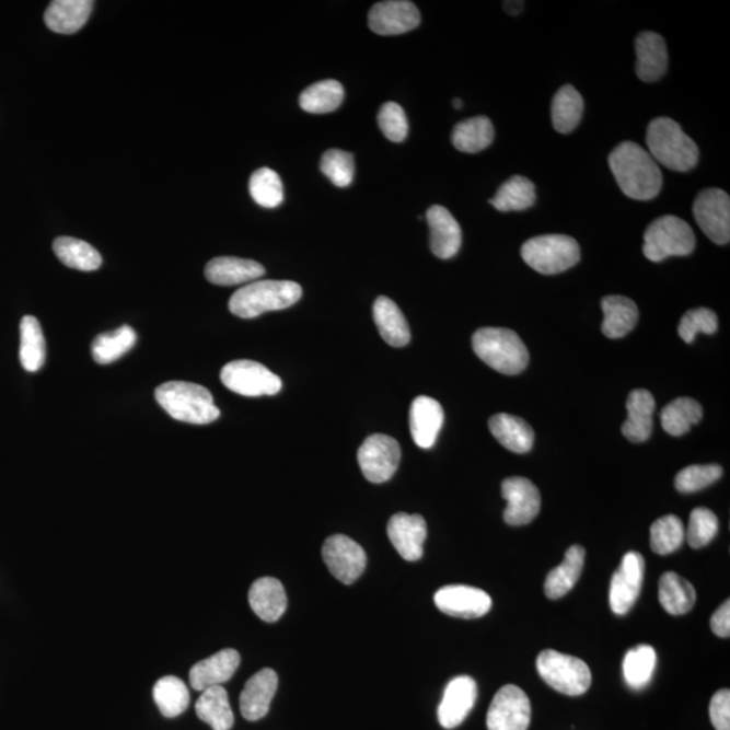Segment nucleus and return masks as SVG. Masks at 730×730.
<instances>
[{"mask_svg": "<svg viewBox=\"0 0 730 730\" xmlns=\"http://www.w3.org/2000/svg\"><path fill=\"white\" fill-rule=\"evenodd\" d=\"M92 8L90 0H55L45 11L46 26L55 33H77L89 21Z\"/></svg>", "mask_w": 730, "mask_h": 730, "instance_id": "30", "label": "nucleus"}, {"mask_svg": "<svg viewBox=\"0 0 730 730\" xmlns=\"http://www.w3.org/2000/svg\"><path fill=\"white\" fill-rule=\"evenodd\" d=\"M537 670L545 683L566 695H582L591 686V671L582 659L547 649L538 654Z\"/></svg>", "mask_w": 730, "mask_h": 730, "instance_id": "8", "label": "nucleus"}, {"mask_svg": "<svg viewBox=\"0 0 730 730\" xmlns=\"http://www.w3.org/2000/svg\"><path fill=\"white\" fill-rule=\"evenodd\" d=\"M153 698L161 715L175 718L183 715L189 706V692L181 677L164 676L153 687Z\"/></svg>", "mask_w": 730, "mask_h": 730, "instance_id": "42", "label": "nucleus"}, {"mask_svg": "<svg viewBox=\"0 0 730 730\" xmlns=\"http://www.w3.org/2000/svg\"><path fill=\"white\" fill-rule=\"evenodd\" d=\"M266 274L260 263L240 257H216L207 263L206 279L216 286H239L252 283Z\"/></svg>", "mask_w": 730, "mask_h": 730, "instance_id": "25", "label": "nucleus"}, {"mask_svg": "<svg viewBox=\"0 0 730 730\" xmlns=\"http://www.w3.org/2000/svg\"><path fill=\"white\" fill-rule=\"evenodd\" d=\"M378 124L384 137L393 142H402L409 134V123L398 103L387 102L378 114Z\"/></svg>", "mask_w": 730, "mask_h": 730, "instance_id": "51", "label": "nucleus"}, {"mask_svg": "<svg viewBox=\"0 0 730 730\" xmlns=\"http://www.w3.org/2000/svg\"><path fill=\"white\" fill-rule=\"evenodd\" d=\"M248 598L252 611L266 623H275L286 612V590L278 579H257L252 584Z\"/></svg>", "mask_w": 730, "mask_h": 730, "instance_id": "28", "label": "nucleus"}, {"mask_svg": "<svg viewBox=\"0 0 730 730\" xmlns=\"http://www.w3.org/2000/svg\"><path fill=\"white\" fill-rule=\"evenodd\" d=\"M703 406L692 398H677L667 405L662 412V427L667 433L680 437L686 434L693 425L703 419Z\"/></svg>", "mask_w": 730, "mask_h": 730, "instance_id": "43", "label": "nucleus"}, {"mask_svg": "<svg viewBox=\"0 0 730 730\" xmlns=\"http://www.w3.org/2000/svg\"><path fill=\"white\" fill-rule=\"evenodd\" d=\"M434 603L448 616L467 619L486 616L493 605L486 591L463 584L440 589L434 595Z\"/></svg>", "mask_w": 730, "mask_h": 730, "instance_id": "15", "label": "nucleus"}, {"mask_svg": "<svg viewBox=\"0 0 730 730\" xmlns=\"http://www.w3.org/2000/svg\"><path fill=\"white\" fill-rule=\"evenodd\" d=\"M54 251L57 258L68 268L90 273L95 271V269L102 266L101 253L82 240L72 237L56 239Z\"/></svg>", "mask_w": 730, "mask_h": 730, "instance_id": "41", "label": "nucleus"}, {"mask_svg": "<svg viewBox=\"0 0 730 730\" xmlns=\"http://www.w3.org/2000/svg\"><path fill=\"white\" fill-rule=\"evenodd\" d=\"M345 92L340 82L327 79L310 85L299 96L302 111L310 114H327L337 111L344 101Z\"/></svg>", "mask_w": 730, "mask_h": 730, "instance_id": "40", "label": "nucleus"}, {"mask_svg": "<svg viewBox=\"0 0 730 730\" xmlns=\"http://www.w3.org/2000/svg\"><path fill=\"white\" fill-rule=\"evenodd\" d=\"M710 720L717 730H730V692L720 690L710 700Z\"/></svg>", "mask_w": 730, "mask_h": 730, "instance_id": "52", "label": "nucleus"}, {"mask_svg": "<svg viewBox=\"0 0 730 730\" xmlns=\"http://www.w3.org/2000/svg\"><path fill=\"white\" fill-rule=\"evenodd\" d=\"M602 312L605 315L602 322V333L607 338L616 340L635 329L639 322V309L630 298L611 296L602 299Z\"/></svg>", "mask_w": 730, "mask_h": 730, "instance_id": "29", "label": "nucleus"}, {"mask_svg": "<svg viewBox=\"0 0 730 730\" xmlns=\"http://www.w3.org/2000/svg\"><path fill=\"white\" fill-rule=\"evenodd\" d=\"M223 386L233 393L250 396L275 395L280 393L283 383L278 375L257 361H230L221 371Z\"/></svg>", "mask_w": 730, "mask_h": 730, "instance_id": "9", "label": "nucleus"}, {"mask_svg": "<svg viewBox=\"0 0 730 730\" xmlns=\"http://www.w3.org/2000/svg\"><path fill=\"white\" fill-rule=\"evenodd\" d=\"M647 146L649 154L658 164L676 172H687L698 163L697 143L682 130L674 119L654 118L648 125Z\"/></svg>", "mask_w": 730, "mask_h": 730, "instance_id": "3", "label": "nucleus"}, {"mask_svg": "<svg viewBox=\"0 0 730 730\" xmlns=\"http://www.w3.org/2000/svg\"><path fill=\"white\" fill-rule=\"evenodd\" d=\"M476 698H478V686L473 677L457 676L448 683L437 711L441 727L445 729L459 727L474 709Z\"/></svg>", "mask_w": 730, "mask_h": 730, "instance_id": "18", "label": "nucleus"}, {"mask_svg": "<svg viewBox=\"0 0 730 730\" xmlns=\"http://www.w3.org/2000/svg\"><path fill=\"white\" fill-rule=\"evenodd\" d=\"M373 320L384 341L391 347H406L412 340L409 324L393 299L379 297L373 303Z\"/></svg>", "mask_w": 730, "mask_h": 730, "instance_id": "27", "label": "nucleus"}, {"mask_svg": "<svg viewBox=\"0 0 730 730\" xmlns=\"http://www.w3.org/2000/svg\"><path fill=\"white\" fill-rule=\"evenodd\" d=\"M391 544L407 561H417L424 555V543L428 536L427 521L419 514L398 513L391 517L387 525Z\"/></svg>", "mask_w": 730, "mask_h": 730, "instance_id": "19", "label": "nucleus"}, {"mask_svg": "<svg viewBox=\"0 0 730 730\" xmlns=\"http://www.w3.org/2000/svg\"><path fill=\"white\" fill-rule=\"evenodd\" d=\"M654 398L647 390H634L626 401L628 418L623 425V434L630 442L649 439L653 428Z\"/></svg>", "mask_w": 730, "mask_h": 730, "instance_id": "26", "label": "nucleus"}, {"mask_svg": "<svg viewBox=\"0 0 730 730\" xmlns=\"http://www.w3.org/2000/svg\"><path fill=\"white\" fill-rule=\"evenodd\" d=\"M302 298V287L291 280H256L234 292L229 310L240 318H256L267 312H278Z\"/></svg>", "mask_w": 730, "mask_h": 730, "instance_id": "2", "label": "nucleus"}, {"mask_svg": "<svg viewBox=\"0 0 730 730\" xmlns=\"http://www.w3.org/2000/svg\"><path fill=\"white\" fill-rule=\"evenodd\" d=\"M685 538V526L680 517L674 514L662 517L651 526V547L654 554H672L682 547Z\"/></svg>", "mask_w": 730, "mask_h": 730, "instance_id": "45", "label": "nucleus"}, {"mask_svg": "<svg viewBox=\"0 0 730 730\" xmlns=\"http://www.w3.org/2000/svg\"><path fill=\"white\" fill-rule=\"evenodd\" d=\"M718 329V320L715 312H711L710 309L699 308L688 310V312L683 315L680 327H677V333L683 341L692 344L697 337L698 333H704V335H715Z\"/></svg>", "mask_w": 730, "mask_h": 730, "instance_id": "50", "label": "nucleus"}, {"mask_svg": "<svg viewBox=\"0 0 730 730\" xmlns=\"http://www.w3.org/2000/svg\"><path fill=\"white\" fill-rule=\"evenodd\" d=\"M505 9L511 15H517V14L521 13L522 9H524V3H522V2H506L505 3Z\"/></svg>", "mask_w": 730, "mask_h": 730, "instance_id": "54", "label": "nucleus"}, {"mask_svg": "<svg viewBox=\"0 0 730 730\" xmlns=\"http://www.w3.org/2000/svg\"><path fill=\"white\" fill-rule=\"evenodd\" d=\"M529 267L543 275H556L577 266L580 246L577 240L565 234H545L528 240L521 248Z\"/></svg>", "mask_w": 730, "mask_h": 730, "instance_id": "6", "label": "nucleus"}, {"mask_svg": "<svg viewBox=\"0 0 730 730\" xmlns=\"http://www.w3.org/2000/svg\"><path fill=\"white\" fill-rule=\"evenodd\" d=\"M723 470L721 465H690L682 470L675 478V487L680 493H697L709 487L721 478Z\"/></svg>", "mask_w": 730, "mask_h": 730, "instance_id": "48", "label": "nucleus"}, {"mask_svg": "<svg viewBox=\"0 0 730 730\" xmlns=\"http://www.w3.org/2000/svg\"><path fill=\"white\" fill-rule=\"evenodd\" d=\"M536 204V187L525 176H513L498 188L490 205L498 211H524Z\"/></svg>", "mask_w": 730, "mask_h": 730, "instance_id": "39", "label": "nucleus"}, {"mask_svg": "<svg viewBox=\"0 0 730 730\" xmlns=\"http://www.w3.org/2000/svg\"><path fill=\"white\" fill-rule=\"evenodd\" d=\"M586 551L580 545L568 548L565 560L548 573L544 590L551 600H559L570 593L584 567Z\"/></svg>", "mask_w": 730, "mask_h": 730, "instance_id": "32", "label": "nucleus"}, {"mask_svg": "<svg viewBox=\"0 0 730 730\" xmlns=\"http://www.w3.org/2000/svg\"><path fill=\"white\" fill-rule=\"evenodd\" d=\"M409 422L414 442L422 450H430L444 424V410L430 396H417L410 407Z\"/></svg>", "mask_w": 730, "mask_h": 730, "instance_id": "21", "label": "nucleus"}, {"mask_svg": "<svg viewBox=\"0 0 730 730\" xmlns=\"http://www.w3.org/2000/svg\"><path fill=\"white\" fill-rule=\"evenodd\" d=\"M278 683V675L273 669H263L246 682L240 697L241 715L245 720L257 721L267 716Z\"/></svg>", "mask_w": 730, "mask_h": 730, "instance_id": "22", "label": "nucleus"}, {"mask_svg": "<svg viewBox=\"0 0 730 730\" xmlns=\"http://www.w3.org/2000/svg\"><path fill=\"white\" fill-rule=\"evenodd\" d=\"M474 352L503 375H519L529 363V352L519 335L503 327H482L473 336Z\"/></svg>", "mask_w": 730, "mask_h": 730, "instance_id": "5", "label": "nucleus"}, {"mask_svg": "<svg viewBox=\"0 0 730 730\" xmlns=\"http://www.w3.org/2000/svg\"><path fill=\"white\" fill-rule=\"evenodd\" d=\"M427 222L430 230V250L433 255L448 260L457 255L462 246V228L455 217L444 206L434 205L427 211Z\"/></svg>", "mask_w": 730, "mask_h": 730, "instance_id": "20", "label": "nucleus"}, {"mask_svg": "<svg viewBox=\"0 0 730 730\" xmlns=\"http://www.w3.org/2000/svg\"><path fill=\"white\" fill-rule=\"evenodd\" d=\"M250 193L253 200L266 209H275L283 202V183L271 169L253 172L250 181Z\"/></svg>", "mask_w": 730, "mask_h": 730, "instance_id": "46", "label": "nucleus"}, {"mask_svg": "<svg viewBox=\"0 0 730 730\" xmlns=\"http://www.w3.org/2000/svg\"><path fill=\"white\" fill-rule=\"evenodd\" d=\"M137 343V333L134 327L124 325L113 332L102 333L92 341V358L97 364H112L134 349Z\"/></svg>", "mask_w": 730, "mask_h": 730, "instance_id": "37", "label": "nucleus"}, {"mask_svg": "<svg viewBox=\"0 0 730 730\" xmlns=\"http://www.w3.org/2000/svg\"><path fill=\"white\" fill-rule=\"evenodd\" d=\"M453 107H455V108H462V107H463V101H462V100H459V97H456V100L453 101Z\"/></svg>", "mask_w": 730, "mask_h": 730, "instance_id": "55", "label": "nucleus"}, {"mask_svg": "<svg viewBox=\"0 0 730 730\" xmlns=\"http://www.w3.org/2000/svg\"><path fill=\"white\" fill-rule=\"evenodd\" d=\"M240 662V653L235 649H222V651L193 665V669L189 670V683L197 692L222 686L235 674Z\"/></svg>", "mask_w": 730, "mask_h": 730, "instance_id": "23", "label": "nucleus"}, {"mask_svg": "<svg viewBox=\"0 0 730 730\" xmlns=\"http://www.w3.org/2000/svg\"><path fill=\"white\" fill-rule=\"evenodd\" d=\"M358 462L367 480L376 485L390 480L399 467L398 441L386 434L367 437L359 448Z\"/></svg>", "mask_w": 730, "mask_h": 730, "instance_id": "10", "label": "nucleus"}, {"mask_svg": "<svg viewBox=\"0 0 730 730\" xmlns=\"http://www.w3.org/2000/svg\"><path fill=\"white\" fill-rule=\"evenodd\" d=\"M322 557L331 573L344 584H352L367 566L366 551L355 540L335 534L322 547Z\"/></svg>", "mask_w": 730, "mask_h": 730, "instance_id": "13", "label": "nucleus"}, {"mask_svg": "<svg viewBox=\"0 0 730 730\" xmlns=\"http://www.w3.org/2000/svg\"><path fill=\"white\" fill-rule=\"evenodd\" d=\"M321 171L336 187L347 188L355 177L354 154L341 149H331L321 159Z\"/></svg>", "mask_w": 730, "mask_h": 730, "instance_id": "47", "label": "nucleus"}, {"mask_svg": "<svg viewBox=\"0 0 730 730\" xmlns=\"http://www.w3.org/2000/svg\"><path fill=\"white\" fill-rule=\"evenodd\" d=\"M646 560L639 552H628L616 573L613 575L609 601L613 613L624 616L634 607L640 595Z\"/></svg>", "mask_w": 730, "mask_h": 730, "instance_id": "14", "label": "nucleus"}, {"mask_svg": "<svg viewBox=\"0 0 730 730\" xmlns=\"http://www.w3.org/2000/svg\"><path fill=\"white\" fill-rule=\"evenodd\" d=\"M712 634H716L722 639H728L730 635V602H723L718 611L712 614L710 619Z\"/></svg>", "mask_w": 730, "mask_h": 730, "instance_id": "53", "label": "nucleus"}, {"mask_svg": "<svg viewBox=\"0 0 730 730\" xmlns=\"http://www.w3.org/2000/svg\"><path fill=\"white\" fill-rule=\"evenodd\" d=\"M609 165L621 189L635 200L657 198L663 186L660 166L640 146L631 141L619 143L609 157Z\"/></svg>", "mask_w": 730, "mask_h": 730, "instance_id": "1", "label": "nucleus"}, {"mask_svg": "<svg viewBox=\"0 0 730 730\" xmlns=\"http://www.w3.org/2000/svg\"><path fill=\"white\" fill-rule=\"evenodd\" d=\"M421 23L417 5L407 0H386L372 5L368 25L381 36H396L414 31Z\"/></svg>", "mask_w": 730, "mask_h": 730, "instance_id": "17", "label": "nucleus"}, {"mask_svg": "<svg viewBox=\"0 0 730 730\" xmlns=\"http://www.w3.org/2000/svg\"><path fill=\"white\" fill-rule=\"evenodd\" d=\"M695 250V235L686 221L675 216L654 220L644 233V256L660 263L672 256H688Z\"/></svg>", "mask_w": 730, "mask_h": 730, "instance_id": "7", "label": "nucleus"}, {"mask_svg": "<svg viewBox=\"0 0 730 730\" xmlns=\"http://www.w3.org/2000/svg\"><path fill=\"white\" fill-rule=\"evenodd\" d=\"M697 594L687 579L675 572H665L659 580V601L671 616H683L695 605Z\"/></svg>", "mask_w": 730, "mask_h": 730, "instance_id": "33", "label": "nucleus"}, {"mask_svg": "<svg viewBox=\"0 0 730 730\" xmlns=\"http://www.w3.org/2000/svg\"><path fill=\"white\" fill-rule=\"evenodd\" d=\"M496 137L490 118L474 117L463 120L452 131L453 147L460 152L478 153L491 146Z\"/></svg>", "mask_w": 730, "mask_h": 730, "instance_id": "36", "label": "nucleus"}, {"mask_svg": "<svg viewBox=\"0 0 730 730\" xmlns=\"http://www.w3.org/2000/svg\"><path fill=\"white\" fill-rule=\"evenodd\" d=\"M502 497L508 501L503 519L506 524L522 526L532 522L542 509L538 488L526 478H509L502 483Z\"/></svg>", "mask_w": 730, "mask_h": 730, "instance_id": "16", "label": "nucleus"}, {"mask_svg": "<svg viewBox=\"0 0 730 730\" xmlns=\"http://www.w3.org/2000/svg\"><path fill=\"white\" fill-rule=\"evenodd\" d=\"M532 720V705L524 690L503 686L494 697L487 712L488 730H528Z\"/></svg>", "mask_w": 730, "mask_h": 730, "instance_id": "12", "label": "nucleus"}, {"mask_svg": "<svg viewBox=\"0 0 730 730\" xmlns=\"http://www.w3.org/2000/svg\"><path fill=\"white\" fill-rule=\"evenodd\" d=\"M718 520L711 510L697 508L690 514L686 538L690 547L699 549L711 543L717 536Z\"/></svg>", "mask_w": 730, "mask_h": 730, "instance_id": "49", "label": "nucleus"}, {"mask_svg": "<svg viewBox=\"0 0 730 730\" xmlns=\"http://www.w3.org/2000/svg\"><path fill=\"white\" fill-rule=\"evenodd\" d=\"M20 360L27 372L42 370L46 359V343L43 327L36 317L26 315L21 321Z\"/></svg>", "mask_w": 730, "mask_h": 730, "instance_id": "38", "label": "nucleus"}, {"mask_svg": "<svg viewBox=\"0 0 730 730\" xmlns=\"http://www.w3.org/2000/svg\"><path fill=\"white\" fill-rule=\"evenodd\" d=\"M657 651L651 646L631 648L624 659V677L626 685L634 690H642L651 682L657 669Z\"/></svg>", "mask_w": 730, "mask_h": 730, "instance_id": "44", "label": "nucleus"}, {"mask_svg": "<svg viewBox=\"0 0 730 730\" xmlns=\"http://www.w3.org/2000/svg\"><path fill=\"white\" fill-rule=\"evenodd\" d=\"M636 74L646 83L658 82L669 69V51L658 33L642 32L636 38Z\"/></svg>", "mask_w": 730, "mask_h": 730, "instance_id": "24", "label": "nucleus"}, {"mask_svg": "<svg viewBox=\"0 0 730 730\" xmlns=\"http://www.w3.org/2000/svg\"><path fill=\"white\" fill-rule=\"evenodd\" d=\"M695 221L703 232L718 245L730 240V198L720 188L704 189L693 206Z\"/></svg>", "mask_w": 730, "mask_h": 730, "instance_id": "11", "label": "nucleus"}, {"mask_svg": "<svg viewBox=\"0 0 730 730\" xmlns=\"http://www.w3.org/2000/svg\"><path fill=\"white\" fill-rule=\"evenodd\" d=\"M488 428L506 450L514 453H526L533 448V429L520 417L510 416V414H496L488 421Z\"/></svg>", "mask_w": 730, "mask_h": 730, "instance_id": "31", "label": "nucleus"}, {"mask_svg": "<svg viewBox=\"0 0 730 730\" xmlns=\"http://www.w3.org/2000/svg\"><path fill=\"white\" fill-rule=\"evenodd\" d=\"M584 102L582 95L571 84L563 85L552 101V124L561 135L571 134L582 119Z\"/></svg>", "mask_w": 730, "mask_h": 730, "instance_id": "35", "label": "nucleus"}, {"mask_svg": "<svg viewBox=\"0 0 730 730\" xmlns=\"http://www.w3.org/2000/svg\"><path fill=\"white\" fill-rule=\"evenodd\" d=\"M154 398L176 421L207 425L220 418L210 391L199 384L166 382L154 391Z\"/></svg>", "mask_w": 730, "mask_h": 730, "instance_id": "4", "label": "nucleus"}, {"mask_svg": "<svg viewBox=\"0 0 730 730\" xmlns=\"http://www.w3.org/2000/svg\"><path fill=\"white\" fill-rule=\"evenodd\" d=\"M195 711L212 730H230L234 726L228 692L222 686L206 688L195 704Z\"/></svg>", "mask_w": 730, "mask_h": 730, "instance_id": "34", "label": "nucleus"}]
</instances>
